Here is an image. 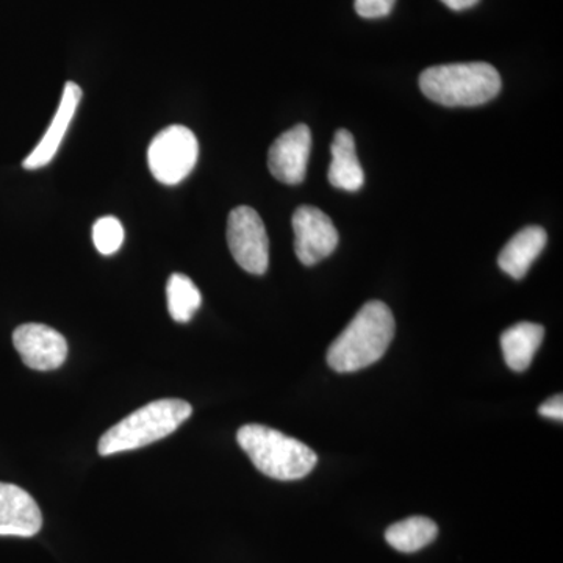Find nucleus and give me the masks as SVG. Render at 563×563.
I'll use <instances>...</instances> for the list:
<instances>
[{
  "instance_id": "obj_1",
  "label": "nucleus",
  "mask_w": 563,
  "mask_h": 563,
  "mask_svg": "<svg viewBox=\"0 0 563 563\" xmlns=\"http://www.w3.org/2000/svg\"><path fill=\"white\" fill-rule=\"evenodd\" d=\"M395 336V318L380 301H368L328 351L329 366L336 373H354L384 357Z\"/></svg>"
},
{
  "instance_id": "obj_2",
  "label": "nucleus",
  "mask_w": 563,
  "mask_h": 563,
  "mask_svg": "<svg viewBox=\"0 0 563 563\" xmlns=\"http://www.w3.org/2000/svg\"><path fill=\"white\" fill-rule=\"evenodd\" d=\"M501 76L484 62L453 63L422 70L420 88L426 98L444 107H477L501 91Z\"/></svg>"
},
{
  "instance_id": "obj_3",
  "label": "nucleus",
  "mask_w": 563,
  "mask_h": 563,
  "mask_svg": "<svg viewBox=\"0 0 563 563\" xmlns=\"http://www.w3.org/2000/svg\"><path fill=\"white\" fill-rule=\"evenodd\" d=\"M236 442L258 472L277 481H298L312 473L318 455L307 444L262 424H246Z\"/></svg>"
},
{
  "instance_id": "obj_4",
  "label": "nucleus",
  "mask_w": 563,
  "mask_h": 563,
  "mask_svg": "<svg viewBox=\"0 0 563 563\" xmlns=\"http://www.w3.org/2000/svg\"><path fill=\"white\" fill-rule=\"evenodd\" d=\"M192 407L184 399H158L117 422L99 440L101 455L139 450L172 435L191 417Z\"/></svg>"
},
{
  "instance_id": "obj_5",
  "label": "nucleus",
  "mask_w": 563,
  "mask_h": 563,
  "mask_svg": "<svg viewBox=\"0 0 563 563\" xmlns=\"http://www.w3.org/2000/svg\"><path fill=\"white\" fill-rule=\"evenodd\" d=\"M199 157L195 133L184 125H169L152 139L147 165L163 185H177L190 176Z\"/></svg>"
},
{
  "instance_id": "obj_6",
  "label": "nucleus",
  "mask_w": 563,
  "mask_h": 563,
  "mask_svg": "<svg viewBox=\"0 0 563 563\" xmlns=\"http://www.w3.org/2000/svg\"><path fill=\"white\" fill-rule=\"evenodd\" d=\"M228 244L244 272L262 276L269 266V240L261 214L251 207H236L229 214Z\"/></svg>"
},
{
  "instance_id": "obj_7",
  "label": "nucleus",
  "mask_w": 563,
  "mask_h": 563,
  "mask_svg": "<svg viewBox=\"0 0 563 563\" xmlns=\"http://www.w3.org/2000/svg\"><path fill=\"white\" fill-rule=\"evenodd\" d=\"M295 251L299 262L313 266L328 258L339 246V232L324 211L302 206L292 213Z\"/></svg>"
},
{
  "instance_id": "obj_8",
  "label": "nucleus",
  "mask_w": 563,
  "mask_h": 563,
  "mask_svg": "<svg viewBox=\"0 0 563 563\" xmlns=\"http://www.w3.org/2000/svg\"><path fill=\"white\" fill-rule=\"evenodd\" d=\"M13 344L22 362L35 372L60 368L68 357V342L60 332L38 322H27L13 332Z\"/></svg>"
},
{
  "instance_id": "obj_9",
  "label": "nucleus",
  "mask_w": 563,
  "mask_h": 563,
  "mask_svg": "<svg viewBox=\"0 0 563 563\" xmlns=\"http://www.w3.org/2000/svg\"><path fill=\"white\" fill-rule=\"evenodd\" d=\"M312 151V132L306 124H298L282 133L268 152V168L282 184L299 185L306 179Z\"/></svg>"
},
{
  "instance_id": "obj_10",
  "label": "nucleus",
  "mask_w": 563,
  "mask_h": 563,
  "mask_svg": "<svg viewBox=\"0 0 563 563\" xmlns=\"http://www.w3.org/2000/svg\"><path fill=\"white\" fill-rule=\"evenodd\" d=\"M41 526L43 515L35 499L18 485L0 483V536L33 537Z\"/></svg>"
},
{
  "instance_id": "obj_11",
  "label": "nucleus",
  "mask_w": 563,
  "mask_h": 563,
  "mask_svg": "<svg viewBox=\"0 0 563 563\" xmlns=\"http://www.w3.org/2000/svg\"><path fill=\"white\" fill-rule=\"evenodd\" d=\"M81 99V90L79 85L74 81H68L63 88V95L60 99V106H58L57 113H55L54 120H52L49 129L44 133L43 139L36 144L35 150L32 154L22 162V166L29 172L33 169L44 168L54 161L63 139H65L66 132H68L70 122L74 120L77 107H79Z\"/></svg>"
},
{
  "instance_id": "obj_12",
  "label": "nucleus",
  "mask_w": 563,
  "mask_h": 563,
  "mask_svg": "<svg viewBox=\"0 0 563 563\" xmlns=\"http://www.w3.org/2000/svg\"><path fill=\"white\" fill-rule=\"evenodd\" d=\"M547 242V232L540 225L525 228L503 247L498 257L499 268L514 279H523L532 263L542 254Z\"/></svg>"
},
{
  "instance_id": "obj_13",
  "label": "nucleus",
  "mask_w": 563,
  "mask_h": 563,
  "mask_svg": "<svg viewBox=\"0 0 563 563\" xmlns=\"http://www.w3.org/2000/svg\"><path fill=\"white\" fill-rule=\"evenodd\" d=\"M332 162L329 165V181L332 187L344 191H358L365 184V173L357 154L354 136L346 129H340L333 136L331 146Z\"/></svg>"
},
{
  "instance_id": "obj_14",
  "label": "nucleus",
  "mask_w": 563,
  "mask_h": 563,
  "mask_svg": "<svg viewBox=\"0 0 563 563\" xmlns=\"http://www.w3.org/2000/svg\"><path fill=\"white\" fill-rule=\"evenodd\" d=\"M544 339L543 325L536 322H518L501 335L504 361L515 373H523L531 366L533 355Z\"/></svg>"
},
{
  "instance_id": "obj_15",
  "label": "nucleus",
  "mask_w": 563,
  "mask_h": 563,
  "mask_svg": "<svg viewBox=\"0 0 563 563\" xmlns=\"http://www.w3.org/2000/svg\"><path fill=\"white\" fill-rule=\"evenodd\" d=\"M439 536V526L431 518L410 517L391 525L385 531V540L399 553H417L431 544Z\"/></svg>"
},
{
  "instance_id": "obj_16",
  "label": "nucleus",
  "mask_w": 563,
  "mask_h": 563,
  "mask_svg": "<svg viewBox=\"0 0 563 563\" xmlns=\"http://www.w3.org/2000/svg\"><path fill=\"white\" fill-rule=\"evenodd\" d=\"M169 314L174 321L188 322L192 320L202 303V295L195 282L185 274L176 273L169 277L166 285Z\"/></svg>"
},
{
  "instance_id": "obj_17",
  "label": "nucleus",
  "mask_w": 563,
  "mask_h": 563,
  "mask_svg": "<svg viewBox=\"0 0 563 563\" xmlns=\"http://www.w3.org/2000/svg\"><path fill=\"white\" fill-rule=\"evenodd\" d=\"M92 242L102 255H113L124 243V228L114 217H103L92 225Z\"/></svg>"
},
{
  "instance_id": "obj_18",
  "label": "nucleus",
  "mask_w": 563,
  "mask_h": 563,
  "mask_svg": "<svg viewBox=\"0 0 563 563\" xmlns=\"http://www.w3.org/2000/svg\"><path fill=\"white\" fill-rule=\"evenodd\" d=\"M396 0H354L355 11L365 20H377L388 16L395 7Z\"/></svg>"
},
{
  "instance_id": "obj_19",
  "label": "nucleus",
  "mask_w": 563,
  "mask_h": 563,
  "mask_svg": "<svg viewBox=\"0 0 563 563\" xmlns=\"http://www.w3.org/2000/svg\"><path fill=\"white\" fill-rule=\"evenodd\" d=\"M539 413L544 418H551V420L562 421L563 420V398L562 395H555L553 398L544 401L539 407Z\"/></svg>"
},
{
  "instance_id": "obj_20",
  "label": "nucleus",
  "mask_w": 563,
  "mask_h": 563,
  "mask_svg": "<svg viewBox=\"0 0 563 563\" xmlns=\"http://www.w3.org/2000/svg\"><path fill=\"white\" fill-rule=\"evenodd\" d=\"M440 2H443L444 5L448 7V9L454 10V11H462L466 9H472V7L476 5L479 0H440Z\"/></svg>"
}]
</instances>
